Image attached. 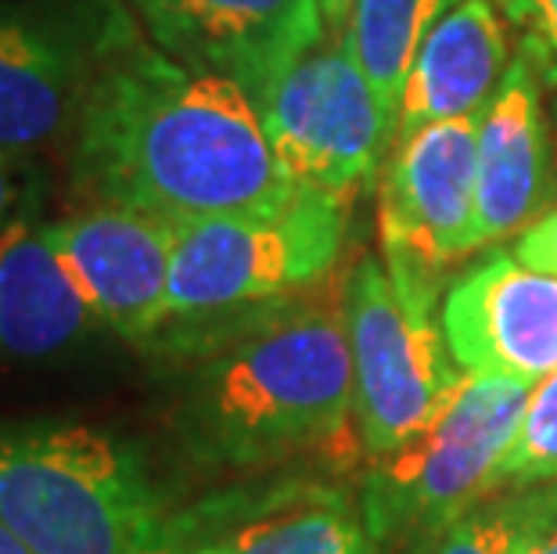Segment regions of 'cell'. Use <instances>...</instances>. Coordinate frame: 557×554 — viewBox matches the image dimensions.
Segmentation results:
<instances>
[{"instance_id":"19","label":"cell","mask_w":557,"mask_h":554,"mask_svg":"<svg viewBox=\"0 0 557 554\" xmlns=\"http://www.w3.org/2000/svg\"><path fill=\"white\" fill-rule=\"evenodd\" d=\"M557 482V371L532 385L511 451L493 476V490Z\"/></svg>"},{"instance_id":"20","label":"cell","mask_w":557,"mask_h":554,"mask_svg":"<svg viewBox=\"0 0 557 554\" xmlns=\"http://www.w3.org/2000/svg\"><path fill=\"white\" fill-rule=\"evenodd\" d=\"M507 15L521 29L518 51L536 65L543 87H557V0H504Z\"/></svg>"},{"instance_id":"8","label":"cell","mask_w":557,"mask_h":554,"mask_svg":"<svg viewBox=\"0 0 557 554\" xmlns=\"http://www.w3.org/2000/svg\"><path fill=\"white\" fill-rule=\"evenodd\" d=\"M256 109L284 176L342 202L371 187L396 140L346 33H327L284 69Z\"/></svg>"},{"instance_id":"22","label":"cell","mask_w":557,"mask_h":554,"mask_svg":"<svg viewBox=\"0 0 557 554\" xmlns=\"http://www.w3.org/2000/svg\"><path fill=\"white\" fill-rule=\"evenodd\" d=\"M515 259H521L525 267L540 270V274L557 278V209H550L547 217L532 220L515 242Z\"/></svg>"},{"instance_id":"17","label":"cell","mask_w":557,"mask_h":554,"mask_svg":"<svg viewBox=\"0 0 557 554\" xmlns=\"http://www.w3.org/2000/svg\"><path fill=\"white\" fill-rule=\"evenodd\" d=\"M454 4L457 0H352L342 33L393 126L421 44Z\"/></svg>"},{"instance_id":"5","label":"cell","mask_w":557,"mask_h":554,"mask_svg":"<svg viewBox=\"0 0 557 554\" xmlns=\"http://www.w3.org/2000/svg\"><path fill=\"white\" fill-rule=\"evenodd\" d=\"M346 223L349 202L313 187L252 213L176 223L170 321L306 296L342 259Z\"/></svg>"},{"instance_id":"25","label":"cell","mask_w":557,"mask_h":554,"mask_svg":"<svg viewBox=\"0 0 557 554\" xmlns=\"http://www.w3.org/2000/svg\"><path fill=\"white\" fill-rule=\"evenodd\" d=\"M0 554H29L26 547L18 544L15 537L8 533V529H4V522H0Z\"/></svg>"},{"instance_id":"21","label":"cell","mask_w":557,"mask_h":554,"mask_svg":"<svg viewBox=\"0 0 557 554\" xmlns=\"http://www.w3.org/2000/svg\"><path fill=\"white\" fill-rule=\"evenodd\" d=\"M40 170L33 167V159L22 156H4L0 151V231L15 220L22 209L37 206V176Z\"/></svg>"},{"instance_id":"18","label":"cell","mask_w":557,"mask_h":554,"mask_svg":"<svg viewBox=\"0 0 557 554\" xmlns=\"http://www.w3.org/2000/svg\"><path fill=\"white\" fill-rule=\"evenodd\" d=\"M557 515V482L485 493L413 554H525L532 533Z\"/></svg>"},{"instance_id":"26","label":"cell","mask_w":557,"mask_h":554,"mask_svg":"<svg viewBox=\"0 0 557 554\" xmlns=\"http://www.w3.org/2000/svg\"><path fill=\"white\" fill-rule=\"evenodd\" d=\"M145 554H173V551L165 547V544H156V547H151V551H145Z\"/></svg>"},{"instance_id":"3","label":"cell","mask_w":557,"mask_h":554,"mask_svg":"<svg viewBox=\"0 0 557 554\" xmlns=\"http://www.w3.org/2000/svg\"><path fill=\"white\" fill-rule=\"evenodd\" d=\"M0 522L29 554H145L165 526L145 457L83 421H0Z\"/></svg>"},{"instance_id":"6","label":"cell","mask_w":557,"mask_h":554,"mask_svg":"<svg viewBox=\"0 0 557 554\" xmlns=\"http://www.w3.org/2000/svg\"><path fill=\"white\" fill-rule=\"evenodd\" d=\"M352 364V421L363 454L385 457L432 421L457 379L438 292L403 285L385 259L363 256L342 285Z\"/></svg>"},{"instance_id":"1","label":"cell","mask_w":557,"mask_h":554,"mask_svg":"<svg viewBox=\"0 0 557 554\" xmlns=\"http://www.w3.org/2000/svg\"><path fill=\"white\" fill-rule=\"evenodd\" d=\"M69 173L87 202L129 206L170 223L284 202V176L248 94L176 62L129 29L104 58L69 137Z\"/></svg>"},{"instance_id":"2","label":"cell","mask_w":557,"mask_h":554,"mask_svg":"<svg viewBox=\"0 0 557 554\" xmlns=\"http://www.w3.org/2000/svg\"><path fill=\"white\" fill-rule=\"evenodd\" d=\"M148 342L184 360L173 426L187 457L259 471L360 446L342 306L292 296L201 321H170Z\"/></svg>"},{"instance_id":"13","label":"cell","mask_w":557,"mask_h":554,"mask_svg":"<svg viewBox=\"0 0 557 554\" xmlns=\"http://www.w3.org/2000/svg\"><path fill=\"white\" fill-rule=\"evenodd\" d=\"M438 321L460 371L540 385L557 371V278L490 253L449 285Z\"/></svg>"},{"instance_id":"7","label":"cell","mask_w":557,"mask_h":554,"mask_svg":"<svg viewBox=\"0 0 557 554\" xmlns=\"http://www.w3.org/2000/svg\"><path fill=\"white\" fill-rule=\"evenodd\" d=\"M140 22L123 0H0V151L73 137L104 58Z\"/></svg>"},{"instance_id":"16","label":"cell","mask_w":557,"mask_h":554,"mask_svg":"<svg viewBox=\"0 0 557 554\" xmlns=\"http://www.w3.org/2000/svg\"><path fill=\"white\" fill-rule=\"evenodd\" d=\"M511 65L490 0H457L424 37L396 115V140L446 120H479ZM393 140V145H396Z\"/></svg>"},{"instance_id":"14","label":"cell","mask_w":557,"mask_h":554,"mask_svg":"<svg viewBox=\"0 0 557 554\" xmlns=\"http://www.w3.org/2000/svg\"><path fill=\"white\" fill-rule=\"evenodd\" d=\"M550 187V148L543 120V79L518 51L479 115V195L475 245L521 234L540 213Z\"/></svg>"},{"instance_id":"9","label":"cell","mask_w":557,"mask_h":554,"mask_svg":"<svg viewBox=\"0 0 557 554\" xmlns=\"http://www.w3.org/2000/svg\"><path fill=\"white\" fill-rule=\"evenodd\" d=\"M479 120H446L399 137L382 184V249L396 281L443 288L454 259L479 253Z\"/></svg>"},{"instance_id":"24","label":"cell","mask_w":557,"mask_h":554,"mask_svg":"<svg viewBox=\"0 0 557 554\" xmlns=\"http://www.w3.org/2000/svg\"><path fill=\"white\" fill-rule=\"evenodd\" d=\"M349 8H352V0H320V11H324V22H327V29H331V33H342V29H346Z\"/></svg>"},{"instance_id":"12","label":"cell","mask_w":557,"mask_h":554,"mask_svg":"<svg viewBox=\"0 0 557 554\" xmlns=\"http://www.w3.org/2000/svg\"><path fill=\"white\" fill-rule=\"evenodd\" d=\"M173 231L170 220L112 202L47 220V238L94 321L129 342L156 338L170 321Z\"/></svg>"},{"instance_id":"23","label":"cell","mask_w":557,"mask_h":554,"mask_svg":"<svg viewBox=\"0 0 557 554\" xmlns=\"http://www.w3.org/2000/svg\"><path fill=\"white\" fill-rule=\"evenodd\" d=\"M525 554H557V515L547 518V522L532 533V540L525 544Z\"/></svg>"},{"instance_id":"10","label":"cell","mask_w":557,"mask_h":554,"mask_svg":"<svg viewBox=\"0 0 557 554\" xmlns=\"http://www.w3.org/2000/svg\"><path fill=\"white\" fill-rule=\"evenodd\" d=\"M173 554H385L363 522L360 497L313 476H274L212 493L165 518Z\"/></svg>"},{"instance_id":"11","label":"cell","mask_w":557,"mask_h":554,"mask_svg":"<svg viewBox=\"0 0 557 554\" xmlns=\"http://www.w3.org/2000/svg\"><path fill=\"white\" fill-rule=\"evenodd\" d=\"M151 44L259 101L327 37L320 0H129Z\"/></svg>"},{"instance_id":"4","label":"cell","mask_w":557,"mask_h":554,"mask_svg":"<svg viewBox=\"0 0 557 554\" xmlns=\"http://www.w3.org/2000/svg\"><path fill=\"white\" fill-rule=\"evenodd\" d=\"M529 393V382L457 371L429 426L363 471L357 497L377 547L413 554L493 493Z\"/></svg>"},{"instance_id":"27","label":"cell","mask_w":557,"mask_h":554,"mask_svg":"<svg viewBox=\"0 0 557 554\" xmlns=\"http://www.w3.org/2000/svg\"><path fill=\"white\" fill-rule=\"evenodd\" d=\"M554 120H557V101H554Z\"/></svg>"},{"instance_id":"15","label":"cell","mask_w":557,"mask_h":554,"mask_svg":"<svg viewBox=\"0 0 557 554\" xmlns=\"http://www.w3.org/2000/svg\"><path fill=\"white\" fill-rule=\"evenodd\" d=\"M94 328L101 324L47 238L40 202L22 209L0 231V360H58Z\"/></svg>"}]
</instances>
